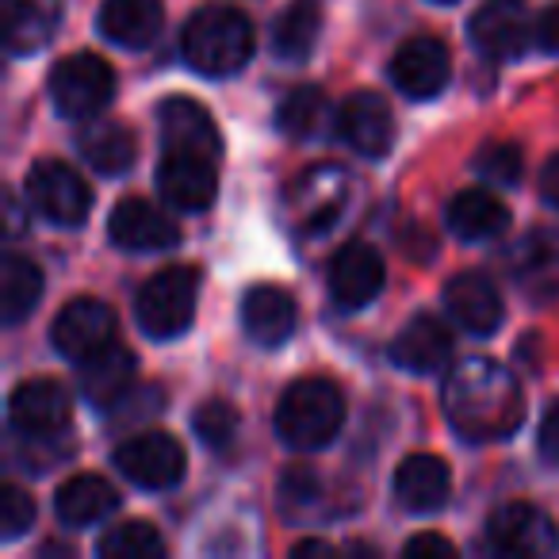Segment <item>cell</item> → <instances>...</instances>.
Here are the masks:
<instances>
[{"label": "cell", "instance_id": "e0dca14e", "mask_svg": "<svg viewBox=\"0 0 559 559\" xmlns=\"http://www.w3.org/2000/svg\"><path fill=\"white\" fill-rule=\"evenodd\" d=\"M452 334L437 314H414L391 342V360L411 376H433L449 365Z\"/></svg>", "mask_w": 559, "mask_h": 559}, {"label": "cell", "instance_id": "e575fe53", "mask_svg": "<svg viewBox=\"0 0 559 559\" xmlns=\"http://www.w3.org/2000/svg\"><path fill=\"white\" fill-rule=\"evenodd\" d=\"M280 498H284L288 510H307L319 498V475L311 467H288L284 479H280Z\"/></svg>", "mask_w": 559, "mask_h": 559}, {"label": "cell", "instance_id": "60d3db41", "mask_svg": "<svg viewBox=\"0 0 559 559\" xmlns=\"http://www.w3.org/2000/svg\"><path fill=\"white\" fill-rule=\"evenodd\" d=\"M498 4H521V0H498Z\"/></svg>", "mask_w": 559, "mask_h": 559}, {"label": "cell", "instance_id": "f35d334b", "mask_svg": "<svg viewBox=\"0 0 559 559\" xmlns=\"http://www.w3.org/2000/svg\"><path fill=\"white\" fill-rule=\"evenodd\" d=\"M540 195L551 203V207H559V154H551L548 165H544V173H540Z\"/></svg>", "mask_w": 559, "mask_h": 559}, {"label": "cell", "instance_id": "83f0119b", "mask_svg": "<svg viewBox=\"0 0 559 559\" xmlns=\"http://www.w3.org/2000/svg\"><path fill=\"white\" fill-rule=\"evenodd\" d=\"M322 35V9L314 0H296L284 9V16L272 27V50L284 62H307L314 55V43Z\"/></svg>", "mask_w": 559, "mask_h": 559}, {"label": "cell", "instance_id": "52a82bcc", "mask_svg": "<svg viewBox=\"0 0 559 559\" xmlns=\"http://www.w3.org/2000/svg\"><path fill=\"white\" fill-rule=\"evenodd\" d=\"M24 188L27 203L55 226H81L88 218V211H93V192H88L85 177L73 165L55 162V157L35 162Z\"/></svg>", "mask_w": 559, "mask_h": 559}, {"label": "cell", "instance_id": "ac0fdd59", "mask_svg": "<svg viewBox=\"0 0 559 559\" xmlns=\"http://www.w3.org/2000/svg\"><path fill=\"white\" fill-rule=\"evenodd\" d=\"M241 330L261 349H276L296 334V299L276 284H257L241 299Z\"/></svg>", "mask_w": 559, "mask_h": 559}, {"label": "cell", "instance_id": "d6986e66", "mask_svg": "<svg viewBox=\"0 0 559 559\" xmlns=\"http://www.w3.org/2000/svg\"><path fill=\"white\" fill-rule=\"evenodd\" d=\"M513 276L521 292L536 304L559 296V226H540L525 234V241L513 249Z\"/></svg>", "mask_w": 559, "mask_h": 559}, {"label": "cell", "instance_id": "d6a6232c", "mask_svg": "<svg viewBox=\"0 0 559 559\" xmlns=\"http://www.w3.org/2000/svg\"><path fill=\"white\" fill-rule=\"evenodd\" d=\"M192 429L207 449H226V444L238 437V414H234V406L223 403V399H211V403H203L200 411H195Z\"/></svg>", "mask_w": 559, "mask_h": 559}, {"label": "cell", "instance_id": "b9f144b4", "mask_svg": "<svg viewBox=\"0 0 559 559\" xmlns=\"http://www.w3.org/2000/svg\"><path fill=\"white\" fill-rule=\"evenodd\" d=\"M433 4H456V0H433Z\"/></svg>", "mask_w": 559, "mask_h": 559}, {"label": "cell", "instance_id": "277c9868", "mask_svg": "<svg viewBox=\"0 0 559 559\" xmlns=\"http://www.w3.org/2000/svg\"><path fill=\"white\" fill-rule=\"evenodd\" d=\"M342 421H345L342 391L330 380H322V376H304V380L284 388L272 426H276V437L288 449L314 452V449H326L342 433Z\"/></svg>", "mask_w": 559, "mask_h": 559}, {"label": "cell", "instance_id": "603a6c76", "mask_svg": "<svg viewBox=\"0 0 559 559\" xmlns=\"http://www.w3.org/2000/svg\"><path fill=\"white\" fill-rule=\"evenodd\" d=\"M96 27L116 47L142 50L162 32V0H104Z\"/></svg>", "mask_w": 559, "mask_h": 559}, {"label": "cell", "instance_id": "5bb4252c", "mask_svg": "<svg viewBox=\"0 0 559 559\" xmlns=\"http://www.w3.org/2000/svg\"><path fill=\"white\" fill-rule=\"evenodd\" d=\"M108 238L116 241L127 253H162V249H173L180 241V230L165 211H157L150 200H119L111 207L108 218Z\"/></svg>", "mask_w": 559, "mask_h": 559}, {"label": "cell", "instance_id": "ffe728a7", "mask_svg": "<svg viewBox=\"0 0 559 559\" xmlns=\"http://www.w3.org/2000/svg\"><path fill=\"white\" fill-rule=\"evenodd\" d=\"M452 475L441 456L429 452H414L399 464L395 472V498L406 513H437L449 502Z\"/></svg>", "mask_w": 559, "mask_h": 559}, {"label": "cell", "instance_id": "4fadbf2b", "mask_svg": "<svg viewBox=\"0 0 559 559\" xmlns=\"http://www.w3.org/2000/svg\"><path fill=\"white\" fill-rule=\"evenodd\" d=\"M9 421L27 441H47L50 433H58L70 421V391L58 380H47V376L20 383L9 399Z\"/></svg>", "mask_w": 559, "mask_h": 559}, {"label": "cell", "instance_id": "4316f807", "mask_svg": "<svg viewBox=\"0 0 559 559\" xmlns=\"http://www.w3.org/2000/svg\"><path fill=\"white\" fill-rule=\"evenodd\" d=\"M78 154L93 165L104 177H119L134 165L139 157V139L127 123H116V119H104V123H93L78 134Z\"/></svg>", "mask_w": 559, "mask_h": 559}, {"label": "cell", "instance_id": "9a60e30c", "mask_svg": "<svg viewBox=\"0 0 559 559\" xmlns=\"http://www.w3.org/2000/svg\"><path fill=\"white\" fill-rule=\"evenodd\" d=\"M444 311L460 330L475 337H490L502 326V296L487 272H460L444 284Z\"/></svg>", "mask_w": 559, "mask_h": 559}, {"label": "cell", "instance_id": "d590c367", "mask_svg": "<svg viewBox=\"0 0 559 559\" xmlns=\"http://www.w3.org/2000/svg\"><path fill=\"white\" fill-rule=\"evenodd\" d=\"M536 449H540V460L551 467H559V406H551L540 421V437H536Z\"/></svg>", "mask_w": 559, "mask_h": 559}, {"label": "cell", "instance_id": "8d00e7d4", "mask_svg": "<svg viewBox=\"0 0 559 559\" xmlns=\"http://www.w3.org/2000/svg\"><path fill=\"white\" fill-rule=\"evenodd\" d=\"M533 43L540 50H548V55H559V4H551V9H544L540 16H536Z\"/></svg>", "mask_w": 559, "mask_h": 559}, {"label": "cell", "instance_id": "30bf717a", "mask_svg": "<svg viewBox=\"0 0 559 559\" xmlns=\"http://www.w3.org/2000/svg\"><path fill=\"white\" fill-rule=\"evenodd\" d=\"M452 78V58L449 47L433 35H418L406 39L391 58V81L406 100H433L437 93H444Z\"/></svg>", "mask_w": 559, "mask_h": 559}, {"label": "cell", "instance_id": "8fae6325", "mask_svg": "<svg viewBox=\"0 0 559 559\" xmlns=\"http://www.w3.org/2000/svg\"><path fill=\"white\" fill-rule=\"evenodd\" d=\"M487 540L502 556H551L556 551V525L533 502H510L490 513Z\"/></svg>", "mask_w": 559, "mask_h": 559}, {"label": "cell", "instance_id": "484cf974", "mask_svg": "<svg viewBox=\"0 0 559 559\" xmlns=\"http://www.w3.org/2000/svg\"><path fill=\"white\" fill-rule=\"evenodd\" d=\"M528 39H533V32L521 20L518 4L490 0L487 9H479L472 16V43L487 58H518L528 47Z\"/></svg>", "mask_w": 559, "mask_h": 559}, {"label": "cell", "instance_id": "1f68e13d", "mask_svg": "<svg viewBox=\"0 0 559 559\" xmlns=\"http://www.w3.org/2000/svg\"><path fill=\"white\" fill-rule=\"evenodd\" d=\"M475 173L487 177L490 185H518L521 173H525V157H521V146L513 142H487V146L475 154Z\"/></svg>", "mask_w": 559, "mask_h": 559}, {"label": "cell", "instance_id": "9c48e42d", "mask_svg": "<svg viewBox=\"0 0 559 559\" xmlns=\"http://www.w3.org/2000/svg\"><path fill=\"white\" fill-rule=\"evenodd\" d=\"M50 342L73 365H85V360L100 357L104 349L116 345V314L100 299H70V304L58 311L55 326H50Z\"/></svg>", "mask_w": 559, "mask_h": 559}, {"label": "cell", "instance_id": "5b68a950", "mask_svg": "<svg viewBox=\"0 0 559 559\" xmlns=\"http://www.w3.org/2000/svg\"><path fill=\"white\" fill-rule=\"evenodd\" d=\"M195 299H200V272L192 264H169L154 272L134 296L139 330L154 342L180 337L195 319Z\"/></svg>", "mask_w": 559, "mask_h": 559}, {"label": "cell", "instance_id": "3957f363", "mask_svg": "<svg viewBox=\"0 0 559 559\" xmlns=\"http://www.w3.org/2000/svg\"><path fill=\"white\" fill-rule=\"evenodd\" d=\"M180 55L200 78H234L253 58V24L238 9H195L180 32Z\"/></svg>", "mask_w": 559, "mask_h": 559}, {"label": "cell", "instance_id": "ab89813d", "mask_svg": "<svg viewBox=\"0 0 559 559\" xmlns=\"http://www.w3.org/2000/svg\"><path fill=\"white\" fill-rule=\"evenodd\" d=\"M307 551H326V556H330V551H334V548H330V544H322V540H307V544H296V556H307Z\"/></svg>", "mask_w": 559, "mask_h": 559}, {"label": "cell", "instance_id": "f1b7e54d", "mask_svg": "<svg viewBox=\"0 0 559 559\" xmlns=\"http://www.w3.org/2000/svg\"><path fill=\"white\" fill-rule=\"evenodd\" d=\"M43 296V272L39 264H32L27 257L9 253L0 261V314L9 326L24 322L35 311Z\"/></svg>", "mask_w": 559, "mask_h": 559}, {"label": "cell", "instance_id": "f546056e", "mask_svg": "<svg viewBox=\"0 0 559 559\" xmlns=\"http://www.w3.org/2000/svg\"><path fill=\"white\" fill-rule=\"evenodd\" d=\"M326 111L330 104L319 85H299L284 96V104L276 111V123L288 139H314L322 131V123H326Z\"/></svg>", "mask_w": 559, "mask_h": 559}, {"label": "cell", "instance_id": "d4e9b609", "mask_svg": "<svg viewBox=\"0 0 559 559\" xmlns=\"http://www.w3.org/2000/svg\"><path fill=\"white\" fill-rule=\"evenodd\" d=\"M444 223L464 241H490L510 226V207L490 188H467V192L452 195Z\"/></svg>", "mask_w": 559, "mask_h": 559}, {"label": "cell", "instance_id": "6da1fadb", "mask_svg": "<svg viewBox=\"0 0 559 559\" xmlns=\"http://www.w3.org/2000/svg\"><path fill=\"white\" fill-rule=\"evenodd\" d=\"M162 127V165L157 188L177 211H207L218 192V139L215 119L192 96H169L157 108Z\"/></svg>", "mask_w": 559, "mask_h": 559}, {"label": "cell", "instance_id": "836d02e7", "mask_svg": "<svg viewBox=\"0 0 559 559\" xmlns=\"http://www.w3.org/2000/svg\"><path fill=\"white\" fill-rule=\"evenodd\" d=\"M35 521V502L27 490L20 487H0V533H4V540H16V536H24L27 528H32Z\"/></svg>", "mask_w": 559, "mask_h": 559}, {"label": "cell", "instance_id": "ba28073f", "mask_svg": "<svg viewBox=\"0 0 559 559\" xmlns=\"http://www.w3.org/2000/svg\"><path fill=\"white\" fill-rule=\"evenodd\" d=\"M116 467L142 490H169L185 479V449L177 437L162 433V429H146L134 433L111 452Z\"/></svg>", "mask_w": 559, "mask_h": 559}, {"label": "cell", "instance_id": "74e56055", "mask_svg": "<svg viewBox=\"0 0 559 559\" xmlns=\"http://www.w3.org/2000/svg\"><path fill=\"white\" fill-rule=\"evenodd\" d=\"M406 556H456V544L449 540V536H441V533H421V536H414V540H406Z\"/></svg>", "mask_w": 559, "mask_h": 559}, {"label": "cell", "instance_id": "7c38bea8", "mask_svg": "<svg viewBox=\"0 0 559 559\" xmlns=\"http://www.w3.org/2000/svg\"><path fill=\"white\" fill-rule=\"evenodd\" d=\"M383 280H388V269H383L380 249L368 241H349L330 264V299L342 311H360L383 292Z\"/></svg>", "mask_w": 559, "mask_h": 559}, {"label": "cell", "instance_id": "2e32d148", "mask_svg": "<svg viewBox=\"0 0 559 559\" xmlns=\"http://www.w3.org/2000/svg\"><path fill=\"white\" fill-rule=\"evenodd\" d=\"M337 131L357 150L360 157H388L395 142V119L383 96L376 93H353L337 111Z\"/></svg>", "mask_w": 559, "mask_h": 559}, {"label": "cell", "instance_id": "cb8c5ba5", "mask_svg": "<svg viewBox=\"0 0 559 559\" xmlns=\"http://www.w3.org/2000/svg\"><path fill=\"white\" fill-rule=\"evenodd\" d=\"M116 510H119V490L111 487L104 475H73L55 495L58 521L70 528L100 525V521L111 518Z\"/></svg>", "mask_w": 559, "mask_h": 559}, {"label": "cell", "instance_id": "4dcf8cb0", "mask_svg": "<svg viewBox=\"0 0 559 559\" xmlns=\"http://www.w3.org/2000/svg\"><path fill=\"white\" fill-rule=\"evenodd\" d=\"M96 556L104 559H157L165 556V540L150 521H123L108 528L96 544Z\"/></svg>", "mask_w": 559, "mask_h": 559}, {"label": "cell", "instance_id": "7402d4cb", "mask_svg": "<svg viewBox=\"0 0 559 559\" xmlns=\"http://www.w3.org/2000/svg\"><path fill=\"white\" fill-rule=\"evenodd\" d=\"M134 376H139V360L134 353H127L123 345H111L100 357L81 365V391L93 406L100 411H116L123 399H131Z\"/></svg>", "mask_w": 559, "mask_h": 559}, {"label": "cell", "instance_id": "44dd1931", "mask_svg": "<svg viewBox=\"0 0 559 559\" xmlns=\"http://www.w3.org/2000/svg\"><path fill=\"white\" fill-rule=\"evenodd\" d=\"M4 47L9 55H35L62 24V0H4Z\"/></svg>", "mask_w": 559, "mask_h": 559}, {"label": "cell", "instance_id": "8992f818", "mask_svg": "<svg viewBox=\"0 0 559 559\" xmlns=\"http://www.w3.org/2000/svg\"><path fill=\"white\" fill-rule=\"evenodd\" d=\"M50 100H55L58 116L66 119H93L108 108L111 93H116V73L104 58L96 55H66L62 62L50 70Z\"/></svg>", "mask_w": 559, "mask_h": 559}, {"label": "cell", "instance_id": "7a4b0ae2", "mask_svg": "<svg viewBox=\"0 0 559 559\" xmlns=\"http://www.w3.org/2000/svg\"><path fill=\"white\" fill-rule=\"evenodd\" d=\"M444 418L467 441H502L525 418L521 383L498 360L467 357L449 368L441 388Z\"/></svg>", "mask_w": 559, "mask_h": 559}]
</instances>
